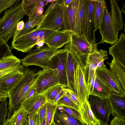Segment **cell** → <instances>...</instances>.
Returning a JSON list of instances; mask_svg holds the SVG:
<instances>
[{
    "label": "cell",
    "instance_id": "cell-1",
    "mask_svg": "<svg viewBox=\"0 0 125 125\" xmlns=\"http://www.w3.org/2000/svg\"><path fill=\"white\" fill-rule=\"evenodd\" d=\"M110 1L111 11H109L106 5L104 8L99 29L102 39L99 43L105 42L111 45L117 40L119 31L122 30L125 24L123 21L122 12L117 2L114 0Z\"/></svg>",
    "mask_w": 125,
    "mask_h": 125
},
{
    "label": "cell",
    "instance_id": "cell-2",
    "mask_svg": "<svg viewBox=\"0 0 125 125\" xmlns=\"http://www.w3.org/2000/svg\"><path fill=\"white\" fill-rule=\"evenodd\" d=\"M36 73L34 70L27 68L24 70V78L9 95L7 119L19 108L21 103L34 86L37 80Z\"/></svg>",
    "mask_w": 125,
    "mask_h": 125
},
{
    "label": "cell",
    "instance_id": "cell-3",
    "mask_svg": "<svg viewBox=\"0 0 125 125\" xmlns=\"http://www.w3.org/2000/svg\"><path fill=\"white\" fill-rule=\"evenodd\" d=\"M18 0L12 6L5 10L0 19V38L7 43L13 37L18 23L25 15L23 10L22 0Z\"/></svg>",
    "mask_w": 125,
    "mask_h": 125
},
{
    "label": "cell",
    "instance_id": "cell-4",
    "mask_svg": "<svg viewBox=\"0 0 125 125\" xmlns=\"http://www.w3.org/2000/svg\"><path fill=\"white\" fill-rule=\"evenodd\" d=\"M60 31L49 30H35L29 31L16 40L12 41L11 47L18 51L27 53L39 41H43L46 44Z\"/></svg>",
    "mask_w": 125,
    "mask_h": 125
},
{
    "label": "cell",
    "instance_id": "cell-5",
    "mask_svg": "<svg viewBox=\"0 0 125 125\" xmlns=\"http://www.w3.org/2000/svg\"><path fill=\"white\" fill-rule=\"evenodd\" d=\"M66 49L51 48L48 47H37L31 50L25 57L21 60V63L27 68L31 65H35L43 69L49 68L50 60L57 53Z\"/></svg>",
    "mask_w": 125,
    "mask_h": 125
},
{
    "label": "cell",
    "instance_id": "cell-6",
    "mask_svg": "<svg viewBox=\"0 0 125 125\" xmlns=\"http://www.w3.org/2000/svg\"><path fill=\"white\" fill-rule=\"evenodd\" d=\"M70 35L71 41L66 47L76 56L83 70L86 65L89 55L98 50V43H90L84 35H79L72 31Z\"/></svg>",
    "mask_w": 125,
    "mask_h": 125
},
{
    "label": "cell",
    "instance_id": "cell-7",
    "mask_svg": "<svg viewBox=\"0 0 125 125\" xmlns=\"http://www.w3.org/2000/svg\"><path fill=\"white\" fill-rule=\"evenodd\" d=\"M108 55L106 51L101 49L94 51L88 56L86 65L83 70L88 97L90 84L95 74L97 69L106 66L104 62L108 58Z\"/></svg>",
    "mask_w": 125,
    "mask_h": 125
},
{
    "label": "cell",
    "instance_id": "cell-8",
    "mask_svg": "<svg viewBox=\"0 0 125 125\" xmlns=\"http://www.w3.org/2000/svg\"><path fill=\"white\" fill-rule=\"evenodd\" d=\"M35 29L58 31L63 30L62 5L59 3L44 17Z\"/></svg>",
    "mask_w": 125,
    "mask_h": 125
},
{
    "label": "cell",
    "instance_id": "cell-9",
    "mask_svg": "<svg viewBox=\"0 0 125 125\" xmlns=\"http://www.w3.org/2000/svg\"><path fill=\"white\" fill-rule=\"evenodd\" d=\"M55 54L51 58L49 68L52 69L57 76L59 83L64 87H68L66 73L67 48Z\"/></svg>",
    "mask_w": 125,
    "mask_h": 125
},
{
    "label": "cell",
    "instance_id": "cell-10",
    "mask_svg": "<svg viewBox=\"0 0 125 125\" xmlns=\"http://www.w3.org/2000/svg\"><path fill=\"white\" fill-rule=\"evenodd\" d=\"M88 101L96 118L101 122L108 124L112 112L108 98L102 99L89 95Z\"/></svg>",
    "mask_w": 125,
    "mask_h": 125
},
{
    "label": "cell",
    "instance_id": "cell-11",
    "mask_svg": "<svg viewBox=\"0 0 125 125\" xmlns=\"http://www.w3.org/2000/svg\"><path fill=\"white\" fill-rule=\"evenodd\" d=\"M95 73L110 88L111 92L125 96V89L111 69H108L105 66L97 68Z\"/></svg>",
    "mask_w": 125,
    "mask_h": 125
},
{
    "label": "cell",
    "instance_id": "cell-12",
    "mask_svg": "<svg viewBox=\"0 0 125 125\" xmlns=\"http://www.w3.org/2000/svg\"><path fill=\"white\" fill-rule=\"evenodd\" d=\"M36 76L34 87L38 94L43 93L50 88L60 84L55 73L49 68L39 70L36 73Z\"/></svg>",
    "mask_w": 125,
    "mask_h": 125
},
{
    "label": "cell",
    "instance_id": "cell-13",
    "mask_svg": "<svg viewBox=\"0 0 125 125\" xmlns=\"http://www.w3.org/2000/svg\"><path fill=\"white\" fill-rule=\"evenodd\" d=\"M85 12L83 23L84 35L92 44H96L95 32L96 31L94 15V5L95 0H84Z\"/></svg>",
    "mask_w": 125,
    "mask_h": 125
},
{
    "label": "cell",
    "instance_id": "cell-14",
    "mask_svg": "<svg viewBox=\"0 0 125 125\" xmlns=\"http://www.w3.org/2000/svg\"><path fill=\"white\" fill-rule=\"evenodd\" d=\"M24 66L21 65L16 70L0 78V91L9 94L24 78Z\"/></svg>",
    "mask_w": 125,
    "mask_h": 125
},
{
    "label": "cell",
    "instance_id": "cell-15",
    "mask_svg": "<svg viewBox=\"0 0 125 125\" xmlns=\"http://www.w3.org/2000/svg\"><path fill=\"white\" fill-rule=\"evenodd\" d=\"M79 0H73L69 5L62 4L63 30L76 34L75 27L76 15Z\"/></svg>",
    "mask_w": 125,
    "mask_h": 125
},
{
    "label": "cell",
    "instance_id": "cell-16",
    "mask_svg": "<svg viewBox=\"0 0 125 125\" xmlns=\"http://www.w3.org/2000/svg\"><path fill=\"white\" fill-rule=\"evenodd\" d=\"M22 7L29 21H33L43 15L44 3L46 0H22Z\"/></svg>",
    "mask_w": 125,
    "mask_h": 125
},
{
    "label": "cell",
    "instance_id": "cell-17",
    "mask_svg": "<svg viewBox=\"0 0 125 125\" xmlns=\"http://www.w3.org/2000/svg\"><path fill=\"white\" fill-rule=\"evenodd\" d=\"M75 80L78 99L82 105L88 100L89 97L83 70L78 60L75 65Z\"/></svg>",
    "mask_w": 125,
    "mask_h": 125
},
{
    "label": "cell",
    "instance_id": "cell-18",
    "mask_svg": "<svg viewBox=\"0 0 125 125\" xmlns=\"http://www.w3.org/2000/svg\"><path fill=\"white\" fill-rule=\"evenodd\" d=\"M109 49V54L113 60L125 66V35L122 33L116 41Z\"/></svg>",
    "mask_w": 125,
    "mask_h": 125
},
{
    "label": "cell",
    "instance_id": "cell-19",
    "mask_svg": "<svg viewBox=\"0 0 125 125\" xmlns=\"http://www.w3.org/2000/svg\"><path fill=\"white\" fill-rule=\"evenodd\" d=\"M66 47L68 50L66 73L69 86L68 89L73 91L78 98L75 83V67L78 60L75 55Z\"/></svg>",
    "mask_w": 125,
    "mask_h": 125
},
{
    "label": "cell",
    "instance_id": "cell-20",
    "mask_svg": "<svg viewBox=\"0 0 125 125\" xmlns=\"http://www.w3.org/2000/svg\"><path fill=\"white\" fill-rule=\"evenodd\" d=\"M47 102L45 92L37 93L21 102L22 106L28 114H37L40 108Z\"/></svg>",
    "mask_w": 125,
    "mask_h": 125
},
{
    "label": "cell",
    "instance_id": "cell-21",
    "mask_svg": "<svg viewBox=\"0 0 125 125\" xmlns=\"http://www.w3.org/2000/svg\"><path fill=\"white\" fill-rule=\"evenodd\" d=\"M113 115L125 119V96L111 92L108 98Z\"/></svg>",
    "mask_w": 125,
    "mask_h": 125
},
{
    "label": "cell",
    "instance_id": "cell-22",
    "mask_svg": "<svg viewBox=\"0 0 125 125\" xmlns=\"http://www.w3.org/2000/svg\"><path fill=\"white\" fill-rule=\"evenodd\" d=\"M82 122L84 125H100V121L93 114L88 99L81 105L79 108Z\"/></svg>",
    "mask_w": 125,
    "mask_h": 125
},
{
    "label": "cell",
    "instance_id": "cell-23",
    "mask_svg": "<svg viewBox=\"0 0 125 125\" xmlns=\"http://www.w3.org/2000/svg\"><path fill=\"white\" fill-rule=\"evenodd\" d=\"M69 31L61 30L46 44L47 47L52 48L59 49L71 41Z\"/></svg>",
    "mask_w": 125,
    "mask_h": 125
},
{
    "label": "cell",
    "instance_id": "cell-24",
    "mask_svg": "<svg viewBox=\"0 0 125 125\" xmlns=\"http://www.w3.org/2000/svg\"><path fill=\"white\" fill-rule=\"evenodd\" d=\"M111 90L108 86L95 74L92 91L90 95L102 99L108 98Z\"/></svg>",
    "mask_w": 125,
    "mask_h": 125
},
{
    "label": "cell",
    "instance_id": "cell-25",
    "mask_svg": "<svg viewBox=\"0 0 125 125\" xmlns=\"http://www.w3.org/2000/svg\"><path fill=\"white\" fill-rule=\"evenodd\" d=\"M28 114L21 105L9 118L6 119L4 125H26Z\"/></svg>",
    "mask_w": 125,
    "mask_h": 125
},
{
    "label": "cell",
    "instance_id": "cell-26",
    "mask_svg": "<svg viewBox=\"0 0 125 125\" xmlns=\"http://www.w3.org/2000/svg\"><path fill=\"white\" fill-rule=\"evenodd\" d=\"M84 0H79L76 15L75 27L76 34L84 35L83 23L85 12Z\"/></svg>",
    "mask_w": 125,
    "mask_h": 125
},
{
    "label": "cell",
    "instance_id": "cell-27",
    "mask_svg": "<svg viewBox=\"0 0 125 125\" xmlns=\"http://www.w3.org/2000/svg\"><path fill=\"white\" fill-rule=\"evenodd\" d=\"M106 5L105 0H95L94 1L93 7V15L96 30L99 29L104 8Z\"/></svg>",
    "mask_w": 125,
    "mask_h": 125
},
{
    "label": "cell",
    "instance_id": "cell-28",
    "mask_svg": "<svg viewBox=\"0 0 125 125\" xmlns=\"http://www.w3.org/2000/svg\"><path fill=\"white\" fill-rule=\"evenodd\" d=\"M42 15L34 21H31L28 20L25 23L23 29L20 31H16L12 41H14L20 37L24 35L29 31L33 29L38 26L42 19L44 17Z\"/></svg>",
    "mask_w": 125,
    "mask_h": 125
},
{
    "label": "cell",
    "instance_id": "cell-29",
    "mask_svg": "<svg viewBox=\"0 0 125 125\" xmlns=\"http://www.w3.org/2000/svg\"><path fill=\"white\" fill-rule=\"evenodd\" d=\"M110 69L113 72L125 89V66L112 60L109 64Z\"/></svg>",
    "mask_w": 125,
    "mask_h": 125
},
{
    "label": "cell",
    "instance_id": "cell-30",
    "mask_svg": "<svg viewBox=\"0 0 125 125\" xmlns=\"http://www.w3.org/2000/svg\"><path fill=\"white\" fill-rule=\"evenodd\" d=\"M21 60L13 54L7 57L0 62V71L20 65Z\"/></svg>",
    "mask_w": 125,
    "mask_h": 125
},
{
    "label": "cell",
    "instance_id": "cell-31",
    "mask_svg": "<svg viewBox=\"0 0 125 125\" xmlns=\"http://www.w3.org/2000/svg\"><path fill=\"white\" fill-rule=\"evenodd\" d=\"M46 103V125H51L54 121L57 106L56 104H52L49 101H47Z\"/></svg>",
    "mask_w": 125,
    "mask_h": 125
},
{
    "label": "cell",
    "instance_id": "cell-32",
    "mask_svg": "<svg viewBox=\"0 0 125 125\" xmlns=\"http://www.w3.org/2000/svg\"><path fill=\"white\" fill-rule=\"evenodd\" d=\"M64 87L59 84L48 89L45 92L47 101L52 103L56 95L63 89Z\"/></svg>",
    "mask_w": 125,
    "mask_h": 125
},
{
    "label": "cell",
    "instance_id": "cell-33",
    "mask_svg": "<svg viewBox=\"0 0 125 125\" xmlns=\"http://www.w3.org/2000/svg\"><path fill=\"white\" fill-rule=\"evenodd\" d=\"M12 54L7 43L0 38V62Z\"/></svg>",
    "mask_w": 125,
    "mask_h": 125
},
{
    "label": "cell",
    "instance_id": "cell-34",
    "mask_svg": "<svg viewBox=\"0 0 125 125\" xmlns=\"http://www.w3.org/2000/svg\"><path fill=\"white\" fill-rule=\"evenodd\" d=\"M57 106H65L72 108L79 112V107L65 94L58 102Z\"/></svg>",
    "mask_w": 125,
    "mask_h": 125
},
{
    "label": "cell",
    "instance_id": "cell-35",
    "mask_svg": "<svg viewBox=\"0 0 125 125\" xmlns=\"http://www.w3.org/2000/svg\"><path fill=\"white\" fill-rule=\"evenodd\" d=\"M58 109L67 113L84 125L82 120L81 114L79 111L72 108L65 106H57V109Z\"/></svg>",
    "mask_w": 125,
    "mask_h": 125
},
{
    "label": "cell",
    "instance_id": "cell-36",
    "mask_svg": "<svg viewBox=\"0 0 125 125\" xmlns=\"http://www.w3.org/2000/svg\"><path fill=\"white\" fill-rule=\"evenodd\" d=\"M0 104V125H4L8 113L7 99L1 101Z\"/></svg>",
    "mask_w": 125,
    "mask_h": 125
},
{
    "label": "cell",
    "instance_id": "cell-37",
    "mask_svg": "<svg viewBox=\"0 0 125 125\" xmlns=\"http://www.w3.org/2000/svg\"><path fill=\"white\" fill-rule=\"evenodd\" d=\"M65 94L76 104L80 108L81 104L74 92L70 89L64 88Z\"/></svg>",
    "mask_w": 125,
    "mask_h": 125
},
{
    "label": "cell",
    "instance_id": "cell-38",
    "mask_svg": "<svg viewBox=\"0 0 125 125\" xmlns=\"http://www.w3.org/2000/svg\"><path fill=\"white\" fill-rule=\"evenodd\" d=\"M26 125H39V121L37 114H28Z\"/></svg>",
    "mask_w": 125,
    "mask_h": 125
},
{
    "label": "cell",
    "instance_id": "cell-39",
    "mask_svg": "<svg viewBox=\"0 0 125 125\" xmlns=\"http://www.w3.org/2000/svg\"><path fill=\"white\" fill-rule=\"evenodd\" d=\"M47 102L43 104L39 110L37 114L39 121V125H41L46 116Z\"/></svg>",
    "mask_w": 125,
    "mask_h": 125
},
{
    "label": "cell",
    "instance_id": "cell-40",
    "mask_svg": "<svg viewBox=\"0 0 125 125\" xmlns=\"http://www.w3.org/2000/svg\"><path fill=\"white\" fill-rule=\"evenodd\" d=\"M110 125H125V119L115 116L111 121Z\"/></svg>",
    "mask_w": 125,
    "mask_h": 125
},
{
    "label": "cell",
    "instance_id": "cell-41",
    "mask_svg": "<svg viewBox=\"0 0 125 125\" xmlns=\"http://www.w3.org/2000/svg\"><path fill=\"white\" fill-rule=\"evenodd\" d=\"M65 93L64 87L62 89L56 96L52 104H56L58 101L65 95Z\"/></svg>",
    "mask_w": 125,
    "mask_h": 125
},
{
    "label": "cell",
    "instance_id": "cell-42",
    "mask_svg": "<svg viewBox=\"0 0 125 125\" xmlns=\"http://www.w3.org/2000/svg\"><path fill=\"white\" fill-rule=\"evenodd\" d=\"M20 66L11 67L5 70L0 71V78L3 76L14 71L16 70Z\"/></svg>",
    "mask_w": 125,
    "mask_h": 125
},
{
    "label": "cell",
    "instance_id": "cell-43",
    "mask_svg": "<svg viewBox=\"0 0 125 125\" xmlns=\"http://www.w3.org/2000/svg\"><path fill=\"white\" fill-rule=\"evenodd\" d=\"M60 0H55L53 2L51 5L49 6L48 9L45 11L44 14H43V16H45L46 15L52 10L53 8L56 5L58 4Z\"/></svg>",
    "mask_w": 125,
    "mask_h": 125
},
{
    "label": "cell",
    "instance_id": "cell-44",
    "mask_svg": "<svg viewBox=\"0 0 125 125\" xmlns=\"http://www.w3.org/2000/svg\"><path fill=\"white\" fill-rule=\"evenodd\" d=\"M37 93L36 90L34 87L28 93L25 98L23 101L30 97L33 96Z\"/></svg>",
    "mask_w": 125,
    "mask_h": 125
},
{
    "label": "cell",
    "instance_id": "cell-45",
    "mask_svg": "<svg viewBox=\"0 0 125 125\" xmlns=\"http://www.w3.org/2000/svg\"><path fill=\"white\" fill-rule=\"evenodd\" d=\"M25 23L23 20L21 21L17 24L16 31H20L23 28Z\"/></svg>",
    "mask_w": 125,
    "mask_h": 125
},
{
    "label": "cell",
    "instance_id": "cell-46",
    "mask_svg": "<svg viewBox=\"0 0 125 125\" xmlns=\"http://www.w3.org/2000/svg\"><path fill=\"white\" fill-rule=\"evenodd\" d=\"M9 96L8 94L4 92L0 91V102H1Z\"/></svg>",
    "mask_w": 125,
    "mask_h": 125
},
{
    "label": "cell",
    "instance_id": "cell-47",
    "mask_svg": "<svg viewBox=\"0 0 125 125\" xmlns=\"http://www.w3.org/2000/svg\"><path fill=\"white\" fill-rule=\"evenodd\" d=\"M73 0H60V2L65 5H69Z\"/></svg>",
    "mask_w": 125,
    "mask_h": 125
},
{
    "label": "cell",
    "instance_id": "cell-48",
    "mask_svg": "<svg viewBox=\"0 0 125 125\" xmlns=\"http://www.w3.org/2000/svg\"><path fill=\"white\" fill-rule=\"evenodd\" d=\"M44 42L43 41H41L39 42L36 45L37 47H42L44 44Z\"/></svg>",
    "mask_w": 125,
    "mask_h": 125
},
{
    "label": "cell",
    "instance_id": "cell-49",
    "mask_svg": "<svg viewBox=\"0 0 125 125\" xmlns=\"http://www.w3.org/2000/svg\"><path fill=\"white\" fill-rule=\"evenodd\" d=\"M55 0H46V3L45 4V5H46L49 2H52L53 1H55Z\"/></svg>",
    "mask_w": 125,
    "mask_h": 125
},
{
    "label": "cell",
    "instance_id": "cell-50",
    "mask_svg": "<svg viewBox=\"0 0 125 125\" xmlns=\"http://www.w3.org/2000/svg\"><path fill=\"white\" fill-rule=\"evenodd\" d=\"M125 3H124V5H123V7L122 8V9L121 10L122 12H124V13H125Z\"/></svg>",
    "mask_w": 125,
    "mask_h": 125
},
{
    "label": "cell",
    "instance_id": "cell-51",
    "mask_svg": "<svg viewBox=\"0 0 125 125\" xmlns=\"http://www.w3.org/2000/svg\"><path fill=\"white\" fill-rule=\"evenodd\" d=\"M58 123V124L55 123L54 121H53L52 123L53 125H62L60 123V124L59 123Z\"/></svg>",
    "mask_w": 125,
    "mask_h": 125
},
{
    "label": "cell",
    "instance_id": "cell-52",
    "mask_svg": "<svg viewBox=\"0 0 125 125\" xmlns=\"http://www.w3.org/2000/svg\"><path fill=\"white\" fill-rule=\"evenodd\" d=\"M41 125H46V118H45L43 120Z\"/></svg>",
    "mask_w": 125,
    "mask_h": 125
},
{
    "label": "cell",
    "instance_id": "cell-53",
    "mask_svg": "<svg viewBox=\"0 0 125 125\" xmlns=\"http://www.w3.org/2000/svg\"><path fill=\"white\" fill-rule=\"evenodd\" d=\"M100 125H108V124L101 122V123Z\"/></svg>",
    "mask_w": 125,
    "mask_h": 125
},
{
    "label": "cell",
    "instance_id": "cell-54",
    "mask_svg": "<svg viewBox=\"0 0 125 125\" xmlns=\"http://www.w3.org/2000/svg\"><path fill=\"white\" fill-rule=\"evenodd\" d=\"M51 125H52V124H51Z\"/></svg>",
    "mask_w": 125,
    "mask_h": 125
},
{
    "label": "cell",
    "instance_id": "cell-55",
    "mask_svg": "<svg viewBox=\"0 0 125 125\" xmlns=\"http://www.w3.org/2000/svg\"></svg>",
    "mask_w": 125,
    "mask_h": 125
}]
</instances>
